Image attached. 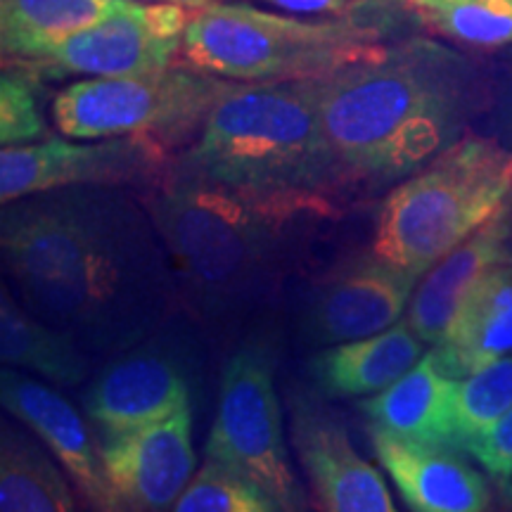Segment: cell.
Returning a JSON list of instances; mask_svg holds the SVG:
<instances>
[{
    "instance_id": "obj_2",
    "label": "cell",
    "mask_w": 512,
    "mask_h": 512,
    "mask_svg": "<svg viewBox=\"0 0 512 512\" xmlns=\"http://www.w3.org/2000/svg\"><path fill=\"white\" fill-rule=\"evenodd\" d=\"M467 86L465 62L430 41H408L323 79V126L347 181L408 178L456 143Z\"/></svg>"
},
{
    "instance_id": "obj_27",
    "label": "cell",
    "mask_w": 512,
    "mask_h": 512,
    "mask_svg": "<svg viewBox=\"0 0 512 512\" xmlns=\"http://www.w3.org/2000/svg\"><path fill=\"white\" fill-rule=\"evenodd\" d=\"M43 119L29 74L5 67L0 79V143L27 145L43 136Z\"/></svg>"
},
{
    "instance_id": "obj_14",
    "label": "cell",
    "mask_w": 512,
    "mask_h": 512,
    "mask_svg": "<svg viewBox=\"0 0 512 512\" xmlns=\"http://www.w3.org/2000/svg\"><path fill=\"white\" fill-rule=\"evenodd\" d=\"M292 446L330 512H394L387 482L351 446L347 427L309 399L292 401Z\"/></svg>"
},
{
    "instance_id": "obj_23",
    "label": "cell",
    "mask_w": 512,
    "mask_h": 512,
    "mask_svg": "<svg viewBox=\"0 0 512 512\" xmlns=\"http://www.w3.org/2000/svg\"><path fill=\"white\" fill-rule=\"evenodd\" d=\"M0 510H74L72 491L48 453L34 439L10 425H3V448H0Z\"/></svg>"
},
{
    "instance_id": "obj_17",
    "label": "cell",
    "mask_w": 512,
    "mask_h": 512,
    "mask_svg": "<svg viewBox=\"0 0 512 512\" xmlns=\"http://www.w3.org/2000/svg\"><path fill=\"white\" fill-rule=\"evenodd\" d=\"M498 264H512V221L505 209L437 261L415 287L408 306L415 335L434 347L444 342L467 294Z\"/></svg>"
},
{
    "instance_id": "obj_21",
    "label": "cell",
    "mask_w": 512,
    "mask_h": 512,
    "mask_svg": "<svg viewBox=\"0 0 512 512\" xmlns=\"http://www.w3.org/2000/svg\"><path fill=\"white\" fill-rule=\"evenodd\" d=\"M119 0H0L5 62L34 64L117 10Z\"/></svg>"
},
{
    "instance_id": "obj_28",
    "label": "cell",
    "mask_w": 512,
    "mask_h": 512,
    "mask_svg": "<svg viewBox=\"0 0 512 512\" xmlns=\"http://www.w3.org/2000/svg\"><path fill=\"white\" fill-rule=\"evenodd\" d=\"M465 451L484 465L489 475L498 479L512 477V406L498 418L489 430L467 441Z\"/></svg>"
},
{
    "instance_id": "obj_11",
    "label": "cell",
    "mask_w": 512,
    "mask_h": 512,
    "mask_svg": "<svg viewBox=\"0 0 512 512\" xmlns=\"http://www.w3.org/2000/svg\"><path fill=\"white\" fill-rule=\"evenodd\" d=\"M164 145L147 136L102 138V143L3 145L0 150V200L3 204L36 192L100 185L124 188L143 183L162 169Z\"/></svg>"
},
{
    "instance_id": "obj_19",
    "label": "cell",
    "mask_w": 512,
    "mask_h": 512,
    "mask_svg": "<svg viewBox=\"0 0 512 512\" xmlns=\"http://www.w3.org/2000/svg\"><path fill=\"white\" fill-rule=\"evenodd\" d=\"M422 344L408 318H403L377 335L330 344L313 356L309 370L325 396L380 394L420 361Z\"/></svg>"
},
{
    "instance_id": "obj_12",
    "label": "cell",
    "mask_w": 512,
    "mask_h": 512,
    "mask_svg": "<svg viewBox=\"0 0 512 512\" xmlns=\"http://www.w3.org/2000/svg\"><path fill=\"white\" fill-rule=\"evenodd\" d=\"M102 467L121 508L174 510L195 475L192 408L126 432H105Z\"/></svg>"
},
{
    "instance_id": "obj_29",
    "label": "cell",
    "mask_w": 512,
    "mask_h": 512,
    "mask_svg": "<svg viewBox=\"0 0 512 512\" xmlns=\"http://www.w3.org/2000/svg\"><path fill=\"white\" fill-rule=\"evenodd\" d=\"M266 3L292 12V15L356 17L358 12L373 10L377 5L392 3V0H266Z\"/></svg>"
},
{
    "instance_id": "obj_3",
    "label": "cell",
    "mask_w": 512,
    "mask_h": 512,
    "mask_svg": "<svg viewBox=\"0 0 512 512\" xmlns=\"http://www.w3.org/2000/svg\"><path fill=\"white\" fill-rule=\"evenodd\" d=\"M143 202L181 297L214 323L252 311L275 290L297 216L332 214L328 200L261 197L178 171Z\"/></svg>"
},
{
    "instance_id": "obj_16",
    "label": "cell",
    "mask_w": 512,
    "mask_h": 512,
    "mask_svg": "<svg viewBox=\"0 0 512 512\" xmlns=\"http://www.w3.org/2000/svg\"><path fill=\"white\" fill-rule=\"evenodd\" d=\"M377 460L389 472L408 508L418 512H482L489 508L484 477L456 453V446L430 444L370 427Z\"/></svg>"
},
{
    "instance_id": "obj_30",
    "label": "cell",
    "mask_w": 512,
    "mask_h": 512,
    "mask_svg": "<svg viewBox=\"0 0 512 512\" xmlns=\"http://www.w3.org/2000/svg\"><path fill=\"white\" fill-rule=\"evenodd\" d=\"M143 3H176V5H188V8H204L211 0H143Z\"/></svg>"
},
{
    "instance_id": "obj_18",
    "label": "cell",
    "mask_w": 512,
    "mask_h": 512,
    "mask_svg": "<svg viewBox=\"0 0 512 512\" xmlns=\"http://www.w3.org/2000/svg\"><path fill=\"white\" fill-rule=\"evenodd\" d=\"M458 377L441 368L434 351L425 354L392 387L361 403L373 427L399 437L456 446Z\"/></svg>"
},
{
    "instance_id": "obj_4",
    "label": "cell",
    "mask_w": 512,
    "mask_h": 512,
    "mask_svg": "<svg viewBox=\"0 0 512 512\" xmlns=\"http://www.w3.org/2000/svg\"><path fill=\"white\" fill-rule=\"evenodd\" d=\"M320 88L323 79L228 83L176 171L261 197L330 200L349 181L325 133Z\"/></svg>"
},
{
    "instance_id": "obj_7",
    "label": "cell",
    "mask_w": 512,
    "mask_h": 512,
    "mask_svg": "<svg viewBox=\"0 0 512 512\" xmlns=\"http://www.w3.org/2000/svg\"><path fill=\"white\" fill-rule=\"evenodd\" d=\"M228 83L195 67L86 76L57 93L53 119L57 131L74 140L147 136L174 143L204 124Z\"/></svg>"
},
{
    "instance_id": "obj_20",
    "label": "cell",
    "mask_w": 512,
    "mask_h": 512,
    "mask_svg": "<svg viewBox=\"0 0 512 512\" xmlns=\"http://www.w3.org/2000/svg\"><path fill=\"white\" fill-rule=\"evenodd\" d=\"M434 354L458 380L512 354V264L494 266L472 287Z\"/></svg>"
},
{
    "instance_id": "obj_15",
    "label": "cell",
    "mask_w": 512,
    "mask_h": 512,
    "mask_svg": "<svg viewBox=\"0 0 512 512\" xmlns=\"http://www.w3.org/2000/svg\"><path fill=\"white\" fill-rule=\"evenodd\" d=\"M0 401L5 411L38 434L95 508H121L102 467L100 451L88 437L86 422L60 392L5 366L0 373Z\"/></svg>"
},
{
    "instance_id": "obj_8",
    "label": "cell",
    "mask_w": 512,
    "mask_h": 512,
    "mask_svg": "<svg viewBox=\"0 0 512 512\" xmlns=\"http://www.w3.org/2000/svg\"><path fill=\"white\" fill-rule=\"evenodd\" d=\"M204 453L259 484L280 510L304 508L275 396L273 358L264 347L238 351L223 368L219 413Z\"/></svg>"
},
{
    "instance_id": "obj_31",
    "label": "cell",
    "mask_w": 512,
    "mask_h": 512,
    "mask_svg": "<svg viewBox=\"0 0 512 512\" xmlns=\"http://www.w3.org/2000/svg\"><path fill=\"white\" fill-rule=\"evenodd\" d=\"M508 498H510V503H512V482L508 484Z\"/></svg>"
},
{
    "instance_id": "obj_13",
    "label": "cell",
    "mask_w": 512,
    "mask_h": 512,
    "mask_svg": "<svg viewBox=\"0 0 512 512\" xmlns=\"http://www.w3.org/2000/svg\"><path fill=\"white\" fill-rule=\"evenodd\" d=\"M420 275L380 256L351 261L313 292L304 328L316 344L377 335L399 323Z\"/></svg>"
},
{
    "instance_id": "obj_10",
    "label": "cell",
    "mask_w": 512,
    "mask_h": 512,
    "mask_svg": "<svg viewBox=\"0 0 512 512\" xmlns=\"http://www.w3.org/2000/svg\"><path fill=\"white\" fill-rule=\"evenodd\" d=\"M197 8L119 0L110 17L79 31L41 62L24 64L55 76H136L174 67Z\"/></svg>"
},
{
    "instance_id": "obj_25",
    "label": "cell",
    "mask_w": 512,
    "mask_h": 512,
    "mask_svg": "<svg viewBox=\"0 0 512 512\" xmlns=\"http://www.w3.org/2000/svg\"><path fill=\"white\" fill-rule=\"evenodd\" d=\"M176 512H273L278 503L254 484L252 479L230 470V467L204 460L190 484L178 496Z\"/></svg>"
},
{
    "instance_id": "obj_1",
    "label": "cell",
    "mask_w": 512,
    "mask_h": 512,
    "mask_svg": "<svg viewBox=\"0 0 512 512\" xmlns=\"http://www.w3.org/2000/svg\"><path fill=\"white\" fill-rule=\"evenodd\" d=\"M0 249L24 309L91 356L114 358L152 337L183 299L150 211L124 188L79 185L8 202Z\"/></svg>"
},
{
    "instance_id": "obj_22",
    "label": "cell",
    "mask_w": 512,
    "mask_h": 512,
    "mask_svg": "<svg viewBox=\"0 0 512 512\" xmlns=\"http://www.w3.org/2000/svg\"><path fill=\"white\" fill-rule=\"evenodd\" d=\"M88 351L74 337L48 325L17 299L3 285L0 297V358L3 366L24 368L46 377L55 384L72 387L91 373Z\"/></svg>"
},
{
    "instance_id": "obj_26",
    "label": "cell",
    "mask_w": 512,
    "mask_h": 512,
    "mask_svg": "<svg viewBox=\"0 0 512 512\" xmlns=\"http://www.w3.org/2000/svg\"><path fill=\"white\" fill-rule=\"evenodd\" d=\"M512 406V356H503L458 382L456 444L465 448Z\"/></svg>"
},
{
    "instance_id": "obj_9",
    "label": "cell",
    "mask_w": 512,
    "mask_h": 512,
    "mask_svg": "<svg viewBox=\"0 0 512 512\" xmlns=\"http://www.w3.org/2000/svg\"><path fill=\"white\" fill-rule=\"evenodd\" d=\"M197 368L190 339L159 330L114 356L83 396V406L105 432L152 425L190 406Z\"/></svg>"
},
{
    "instance_id": "obj_24",
    "label": "cell",
    "mask_w": 512,
    "mask_h": 512,
    "mask_svg": "<svg viewBox=\"0 0 512 512\" xmlns=\"http://www.w3.org/2000/svg\"><path fill=\"white\" fill-rule=\"evenodd\" d=\"M427 29L472 48L512 43V0H406Z\"/></svg>"
},
{
    "instance_id": "obj_6",
    "label": "cell",
    "mask_w": 512,
    "mask_h": 512,
    "mask_svg": "<svg viewBox=\"0 0 512 512\" xmlns=\"http://www.w3.org/2000/svg\"><path fill=\"white\" fill-rule=\"evenodd\" d=\"M512 197V150L467 133L389 192L373 252L425 275L501 214Z\"/></svg>"
},
{
    "instance_id": "obj_5",
    "label": "cell",
    "mask_w": 512,
    "mask_h": 512,
    "mask_svg": "<svg viewBox=\"0 0 512 512\" xmlns=\"http://www.w3.org/2000/svg\"><path fill=\"white\" fill-rule=\"evenodd\" d=\"M384 29L358 17L302 19L211 0L183 34L188 67L228 81H302L373 62L387 53Z\"/></svg>"
}]
</instances>
